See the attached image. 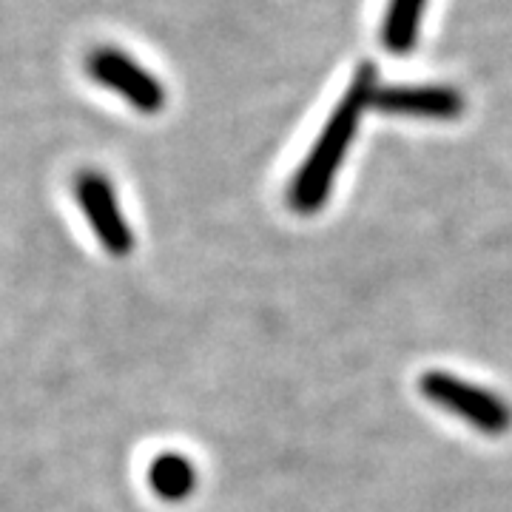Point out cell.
Returning <instances> with one entry per match:
<instances>
[{
	"label": "cell",
	"instance_id": "cell-1",
	"mask_svg": "<svg viewBox=\"0 0 512 512\" xmlns=\"http://www.w3.org/2000/svg\"><path fill=\"white\" fill-rule=\"evenodd\" d=\"M376 89H379L376 66L362 63L353 74V83L348 86L345 97L336 103L330 120L322 128L319 140L313 143L308 160L302 163L299 174L293 177L291 191H288V202H291L293 211L313 214L325 205L333 180H336V171L345 163V154H348L350 143L356 137V128L362 123L365 111L373 106Z\"/></svg>",
	"mask_w": 512,
	"mask_h": 512
},
{
	"label": "cell",
	"instance_id": "cell-2",
	"mask_svg": "<svg viewBox=\"0 0 512 512\" xmlns=\"http://www.w3.org/2000/svg\"><path fill=\"white\" fill-rule=\"evenodd\" d=\"M419 387L430 402L441 404L444 410H450L453 416L478 427L481 433L501 436V433L510 430V404L504 402V399H498V396H493L484 387H476V384L456 379V376L441 373V370L424 373L419 379Z\"/></svg>",
	"mask_w": 512,
	"mask_h": 512
},
{
	"label": "cell",
	"instance_id": "cell-3",
	"mask_svg": "<svg viewBox=\"0 0 512 512\" xmlns=\"http://www.w3.org/2000/svg\"><path fill=\"white\" fill-rule=\"evenodd\" d=\"M86 72L97 86L126 100L131 109L157 114L165 109V86L123 49L100 46L86 57Z\"/></svg>",
	"mask_w": 512,
	"mask_h": 512
},
{
	"label": "cell",
	"instance_id": "cell-4",
	"mask_svg": "<svg viewBox=\"0 0 512 512\" xmlns=\"http://www.w3.org/2000/svg\"><path fill=\"white\" fill-rule=\"evenodd\" d=\"M74 197L83 217L92 225L94 237L111 256H128L134 248V234L120 211L117 191L106 174L100 171H80L74 177Z\"/></svg>",
	"mask_w": 512,
	"mask_h": 512
},
{
	"label": "cell",
	"instance_id": "cell-5",
	"mask_svg": "<svg viewBox=\"0 0 512 512\" xmlns=\"http://www.w3.org/2000/svg\"><path fill=\"white\" fill-rule=\"evenodd\" d=\"M373 109L393 117L456 120L464 111V94L450 86H379Z\"/></svg>",
	"mask_w": 512,
	"mask_h": 512
},
{
	"label": "cell",
	"instance_id": "cell-6",
	"mask_svg": "<svg viewBox=\"0 0 512 512\" xmlns=\"http://www.w3.org/2000/svg\"><path fill=\"white\" fill-rule=\"evenodd\" d=\"M424 6H427V0H387L382 46L390 55H407L416 49Z\"/></svg>",
	"mask_w": 512,
	"mask_h": 512
},
{
	"label": "cell",
	"instance_id": "cell-7",
	"mask_svg": "<svg viewBox=\"0 0 512 512\" xmlns=\"http://www.w3.org/2000/svg\"><path fill=\"white\" fill-rule=\"evenodd\" d=\"M148 487L163 501H185L197 487V470L183 453H160L148 464Z\"/></svg>",
	"mask_w": 512,
	"mask_h": 512
}]
</instances>
